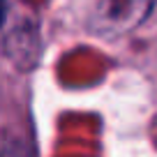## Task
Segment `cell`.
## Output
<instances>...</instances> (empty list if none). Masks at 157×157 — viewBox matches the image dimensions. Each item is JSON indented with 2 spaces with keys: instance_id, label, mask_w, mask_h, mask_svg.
I'll return each instance as SVG.
<instances>
[{
  "instance_id": "6da1fadb",
  "label": "cell",
  "mask_w": 157,
  "mask_h": 157,
  "mask_svg": "<svg viewBox=\"0 0 157 157\" xmlns=\"http://www.w3.org/2000/svg\"><path fill=\"white\" fill-rule=\"evenodd\" d=\"M155 0H99L93 14V28L102 37H118L136 28L152 10Z\"/></svg>"
},
{
  "instance_id": "7a4b0ae2",
  "label": "cell",
  "mask_w": 157,
  "mask_h": 157,
  "mask_svg": "<svg viewBox=\"0 0 157 157\" xmlns=\"http://www.w3.org/2000/svg\"><path fill=\"white\" fill-rule=\"evenodd\" d=\"M5 19V0H0V23Z\"/></svg>"
}]
</instances>
